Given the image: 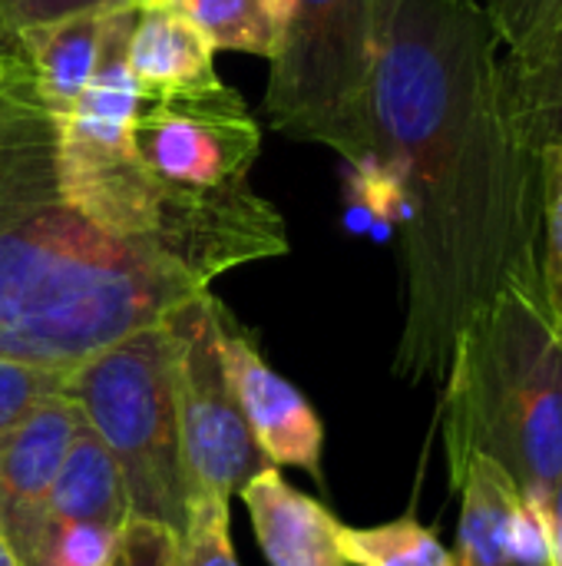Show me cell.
<instances>
[{"label":"cell","instance_id":"19","mask_svg":"<svg viewBox=\"0 0 562 566\" xmlns=\"http://www.w3.org/2000/svg\"><path fill=\"white\" fill-rule=\"evenodd\" d=\"M540 222H543V262L540 298L562 332V146L540 159Z\"/></svg>","mask_w":562,"mask_h":566},{"label":"cell","instance_id":"5","mask_svg":"<svg viewBox=\"0 0 562 566\" xmlns=\"http://www.w3.org/2000/svg\"><path fill=\"white\" fill-rule=\"evenodd\" d=\"M282 40L265 86L275 133L371 166V80L394 0H278Z\"/></svg>","mask_w":562,"mask_h":566},{"label":"cell","instance_id":"22","mask_svg":"<svg viewBox=\"0 0 562 566\" xmlns=\"http://www.w3.org/2000/svg\"><path fill=\"white\" fill-rule=\"evenodd\" d=\"M119 531L99 524H50L30 566H109Z\"/></svg>","mask_w":562,"mask_h":566},{"label":"cell","instance_id":"26","mask_svg":"<svg viewBox=\"0 0 562 566\" xmlns=\"http://www.w3.org/2000/svg\"><path fill=\"white\" fill-rule=\"evenodd\" d=\"M550 534H553V566H562V478L550 501Z\"/></svg>","mask_w":562,"mask_h":566},{"label":"cell","instance_id":"17","mask_svg":"<svg viewBox=\"0 0 562 566\" xmlns=\"http://www.w3.org/2000/svg\"><path fill=\"white\" fill-rule=\"evenodd\" d=\"M212 50H235L272 60L282 40L278 0H169Z\"/></svg>","mask_w":562,"mask_h":566},{"label":"cell","instance_id":"7","mask_svg":"<svg viewBox=\"0 0 562 566\" xmlns=\"http://www.w3.org/2000/svg\"><path fill=\"white\" fill-rule=\"evenodd\" d=\"M222 302L202 292L162 322L172 338V381L179 415L182 474L192 497H232L255 474L272 468L258 451L242 405L222 365Z\"/></svg>","mask_w":562,"mask_h":566},{"label":"cell","instance_id":"14","mask_svg":"<svg viewBox=\"0 0 562 566\" xmlns=\"http://www.w3.org/2000/svg\"><path fill=\"white\" fill-rule=\"evenodd\" d=\"M109 13L113 10L83 13L17 33L20 60L33 80L36 96L43 99V106L53 113L56 123L70 116V109L76 106V99L93 80Z\"/></svg>","mask_w":562,"mask_h":566},{"label":"cell","instance_id":"24","mask_svg":"<svg viewBox=\"0 0 562 566\" xmlns=\"http://www.w3.org/2000/svg\"><path fill=\"white\" fill-rule=\"evenodd\" d=\"M119 7H132V3L129 0H0V30L17 36L30 27H46L70 17L103 13Z\"/></svg>","mask_w":562,"mask_h":566},{"label":"cell","instance_id":"2","mask_svg":"<svg viewBox=\"0 0 562 566\" xmlns=\"http://www.w3.org/2000/svg\"><path fill=\"white\" fill-rule=\"evenodd\" d=\"M209 292L86 219L60 186L56 119L20 56L0 83V355L76 368Z\"/></svg>","mask_w":562,"mask_h":566},{"label":"cell","instance_id":"1","mask_svg":"<svg viewBox=\"0 0 562 566\" xmlns=\"http://www.w3.org/2000/svg\"><path fill=\"white\" fill-rule=\"evenodd\" d=\"M404 222L411 332L457 338L507 282L533 279L540 159L503 96L480 0H394L371 80V166Z\"/></svg>","mask_w":562,"mask_h":566},{"label":"cell","instance_id":"11","mask_svg":"<svg viewBox=\"0 0 562 566\" xmlns=\"http://www.w3.org/2000/svg\"><path fill=\"white\" fill-rule=\"evenodd\" d=\"M457 566H553L550 507L527 497L503 468L470 458L460 478Z\"/></svg>","mask_w":562,"mask_h":566},{"label":"cell","instance_id":"13","mask_svg":"<svg viewBox=\"0 0 562 566\" xmlns=\"http://www.w3.org/2000/svg\"><path fill=\"white\" fill-rule=\"evenodd\" d=\"M258 547L272 566H344L341 524L325 504L295 491L275 468L255 474L242 491Z\"/></svg>","mask_w":562,"mask_h":566},{"label":"cell","instance_id":"8","mask_svg":"<svg viewBox=\"0 0 562 566\" xmlns=\"http://www.w3.org/2000/svg\"><path fill=\"white\" fill-rule=\"evenodd\" d=\"M129 136L142 169L176 192L242 189L262 149V129L232 86L152 99L139 106Z\"/></svg>","mask_w":562,"mask_h":566},{"label":"cell","instance_id":"23","mask_svg":"<svg viewBox=\"0 0 562 566\" xmlns=\"http://www.w3.org/2000/svg\"><path fill=\"white\" fill-rule=\"evenodd\" d=\"M562 0H484L503 53L527 50L560 13Z\"/></svg>","mask_w":562,"mask_h":566},{"label":"cell","instance_id":"6","mask_svg":"<svg viewBox=\"0 0 562 566\" xmlns=\"http://www.w3.org/2000/svg\"><path fill=\"white\" fill-rule=\"evenodd\" d=\"M66 395L116 461L129 514L179 534L189 517V488L166 322L139 328L76 365L66 378Z\"/></svg>","mask_w":562,"mask_h":566},{"label":"cell","instance_id":"21","mask_svg":"<svg viewBox=\"0 0 562 566\" xmlns=\"http://www.w3.org/2000/svg\"><path fill=\"white\" fill-rule=\"evenodd\" d=\"M73 368H46L0 355V441L50 395L66 388Z\"/></svg>","mask_w":562,"mask_h":566},{"label":"cell","instance_id":"18","mask_svg":"<svg viewBox=\"0 0 562 566\" xmlns=\"http://www.w3.org/2000/svg\"><path fill=\"white\" fill-rule=\"evenodd\" d=\"M338 551L344 566H457L454 554L437 541V534L414 517H401L381 527L341 524Z\"/></svg>","mask_w":562,"mask_h":566},{"label":"cell","instance_id":"20","mask_svg":"<svg viewBox=\"0 0 562 566\" xmlns=\"http://www.w3.org/2000/svg\"><path fill=\"white\" fill-rule=\"evenodd\" d=\"M176 566H238L229 534L225 497H192L185 527L176 537Z\"/></svg>","mask_w":562,"mask_h":566},{"label":"cell","instance_id":"15","mask_svg":"<svg viewBox=\"0 0 562 566\" xmlns=\"http://www.w3.org/2000/svg\"><path fill=\"white\" fill-rule=\"evenodd\" d=\"M503 96L530 156L562 146V7L527 50L503 53Z\"/></svg>","mask_w":562,"mask_h":566},{"label":"cell","instance_id":"12","mask_svg":"<svg viewBox=\"0 0 562 566\" xmlns=\"http://www.w3.org/2000/svg\"><path fill=\"white\" fill-rule=\"evenodd\" d=\"M126 66L142 103L199 96L225 86L215 73L209 40L169 3L136 7V23L126 43Z\"/></svg>","mask_w":562,"mask_h":566},{"label":"cell","instance_id":"4","mask_svg":"<svg viewBox=\"0 0 562 566\" xmlns=\"http://www.w3.org/2000/svg\"><path fill=\"white\" fill-rule=\"evenodd\" d=\"M444 444L450 481L470 458H487L550 507L562 478V332L540 282H507L457 332Z\"/></svg>","mask_w":562,"mask_h":566},{"label":"cell","instance_id":"9","mask_svg":"<svg viewBox=\"0 0 562 566\" xmlns=\"http://www.w3.org/2000/svg\"><path fill=\"white\" fill-rule=\"evenodd\" d=\"M79 428L83 415L63 388L0 441V537L23 566L36 557L53 481Z\"/></svg>","mask_w":562,"mask_h":566},{"label":"cell","instance_id":"29","mask_svg":"<svg viewBox=\"0 0 562 566\" xmlns=\"http://www.w3.org/2000/svg\"><path fill=\"white\" fill-rule=\"evenodd\" d=\"M7 60H10V56L0 53V83H3V76H7Z\"/></svg>","mask_w":562,"mask_h":566},{"label":"cell","instance_id":"28","mask_svg":"<svg viewBox=\"0 0 562 566\" xmlns=\"http://www.w3.org/2000/svg\"><path fill=\"white\" fill-rule=\"evenodd\" d=\"M132 7H156V3H169V0H129Z\"/></svg>","mask_w":562,"mask_h":566},{"label":"cell","instance_id":"3","mask_svg":"<svg viewBox=\"0 0 562 566\" xmlns=\"http://www.w3.org/2000/svg\"><path fill=\"white\" fill-rule=\"evenodd\" d=\"M136 7L109 13L89 86L56 123L63 196L99 229L152 249L212 285L219 275L288 252L282 212L252 186L229 192H176L159 186L132 149L142 96L126 66Z\"/></svg>","mask_w":562,"mask_h":566},{"label":"cell","instance_id":"27","mask_svg":"<svg viewBox=\"0 0 562 566\" xmlns=\"http://www.w3.org/2000/svg\"><path fill=\"white\" fill-rule=\"evenodd\" d=\"M0 566H23V560L10 551V544L0 537Z\"/></svg>","mask_w":562,"mask_h":566},{"label":"cell","instance_id":"25","mask_svg":"<svg viewBox=\"0 0 562 566\" xmlns=\"http://www.w3.org/2000/svg\"><path fill=\"white\" fill-rule=\"evenodd\" d=\"M176 537L166 524L129 514L109 566H176Z\"/></svg>","mask_w":562,"mask_h":566},{"label":"cell","instance_id":"10","mask_svg":"<svg viewBox=\"0 0 562 566\" xmlns=\"http://www.w3.org/2000/svg\"><path fill=\"white\" fill-rule=\"evenodd\" d=\"M219 348L232 391L265 461L272 468H298L321 481L325 431L315 408L291 381L262 361L252 335L232 318L229 308H222L219 318Z\"/></svg>","mask_w":562,"mask_h":566},{"label":"cell","instance_id":"16","mask_svg":"<svg viewBox=\"0 0 562 566\" xmlns=\"http://www.w3.org/2000/svg\"><path fill=\"white\" fill-rule=\"evenodd\" d=\"M126 521H129V501H126L119 468L83 421L53 481V494L46 504V527L50 524H99V527L119 531Z\"/></svg>","mask_w":562,"mask_h":566}]
</instances>
